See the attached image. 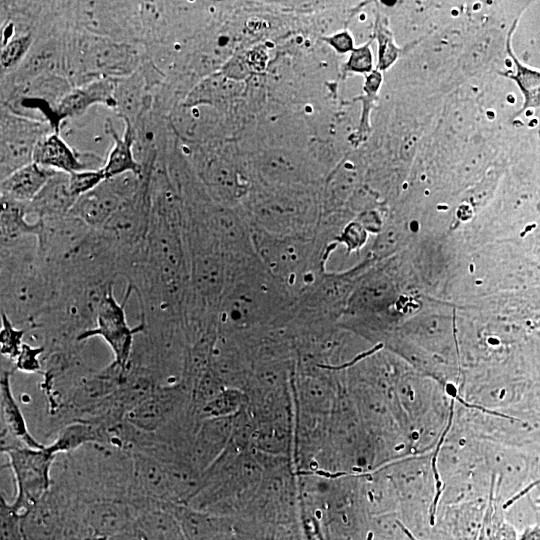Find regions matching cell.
Wrapping results in <instances>:
<instances>
[{
	"label": "cell",
	"mask_w": 540,
	"mask_h": 540,
	"mask_svg": "<svg viewBox=\"0 0 540 540\" xmlns=\"http://www.w3.org/2000/svg\"><path fill=\"white\" fill-rule=\"evenodd\" d=\"M4 453L16 484V497L11 505L22 516L50 491L57 456L45 445L42 448L15 447Z\"/></svg>",
	"instance_id": "obj_1"
},
{
	"label": "cell",
	"mask_w": 540,
	"mask_h": 540,
	"mask_svg": "<svg viewBox=\"0 0 540 540\" xmlns=\"http://www.w3.org/2000/svg\"><path fill=\"white\" fill-rule=\"evenodd\" d=\"M128 295L129 291L124 302L119 304L114 298L112 288L109 287L96 312V327L84 330L77 336V341L101 337L114 355L113 363L124 373L131 363L134 336L145 327L143 322L134 328L129 327L125 316Z\"/></svg>",
	"instance_id": "obj_2"
},
{
	"label": "cell",
	"mask_w": 540,
	"mask_h": 540,
	"mask_svg": "<svg viewBox=\"0 0 540 540\" xmlns=\"http://www.w3.org/2000/svg\"><path fill=\"white\" fill-rule=\"evenodd\" d=\"M141 176L126 173L106 179L92 191L80 196L70 214L90 228L101 229L117 209L141 187Z\"/></svg>",
	"instance_id": "obj_3"
},
{
	"label": "cell",
	"mask_w": 540,
	"mask_h": 540,
	"mask_svg": "<svg viewBox=\"0 0 540 540\" xmlns=\"http://www.w3.org/2000/svg\"><path fill=\"white\" fill-rule=\"evenodd\" d=\"M44 123L13 113L1 117V180L33 162L38 141L48 132Z\"/></svg>",
	"instance_id": "obj_4"
},
{
	"label": "cell",
	"mask_w": 540,
	"mask_h": 540,
	"mask_svg": "<svg viewBox=\"0 0 540 540\" xmlns=\"http://www.w3.org/2000/svg\"><path fill=\"white\" fill-rule=\"evenodd\" d=\"M11 371L1 370L0 405H1V451L15 447L42 448L30 433L21 408L14 397L11 387Z\"/></svg>",
	"instance_id": "obj_5"
},
{
	"label": "cell",
	"mask_w": 540,
	"mask_h": 540,
	"mask_svg": "<svg viewBox=\"0 0 540 540\" xmlns=\"http://www.w3.org/2000/svg\"><path fill=\"white\" fill-rule=\"evenodd\" d=\"M148 188L142 183L139 190L126 200L101 228L106 237L122 243L138 241L148 229Z\"/></svg>",
	"instance_id": "obj_6"
},
{
	"label": "cell",
	"mask_w": 540,
	"mask_h": 540,
	"mask_svg": "<svg viewBox=\"0 0 540 540\" xmlns=\"http://www.w3.org/2000/svg\"><path fill=\"white\" fill-rule=\"evenodd\" d=\"M134 59V53L124 45L92 40L81 47L79 64L84 72L116 78L131 71Z\"/></svg>",
	"instance_id": "obj_7"
},
{
	"label": "cell",
	"mask_w": 540,
	"mask_h": 540,
	"mask_svg": "<svg viewBox=\"0 0 540 540\" xmlns=\"http://www.w3.org/2000/svg\"><path fill=\"white\" fill-rule=\"evenodd\" d=\"M131 454L136 498L169 503V500L172 499V493L165 464L144 452L133 451Z\"/></svg>",
	"instance_id": "obj_8"
},
{
	"label": "cell",
	"mask_w": 540,
	"mask_h": 540,
	"mask_svg": "<svg viewBox=\"0 0 540 540\" xmlns=\"http://www.w3.org/2000/svg\"><path fill=\"white\" fill-rule=\"evenodd\" d=\"M118 78L99 77L69 90L55 109V125L61 120L82 115L92 105L104 104L115 108V89Z\"/></svg>",
	"instance_id": "obj_9"
},
{
	"label": "cell",
	"mask_w": 540,
	"mask_h": 540,
	"mask_svg": "<svg viewBox=\"0 0 540 540\" xmlns=\"http://www.w3.org/2000/svg\"><path fill=\"white\" fill-rule=\"evenodd\" d=\"M175 399L173 387L158 386L147 399L126 414L125 420L139 430L158 431L171 419Z\"/></svg>",
	"instance_id": "obj_10"
},
{
	"label": "cell",
	"mask_w": 540,
	"mask_h": 540,
	"mask_svg": "<svg viewBox=\"0 0 540 540\" xmlns=\"http://www.w3.org/2000/svg\"><path fill=\"white\" fill-rule=\"evenodd\" d=\"M76 200L69 187V174L57 171L28 203L29 213L36 214L40 221L63 217L70 213Z\"/></svg>",
	"instance_id": "obj_11"
},
{
	"label": "cell",
	"mask_w": 540,
	"mask_h": 540,
	"mask_svg": "<svg viewBox=\"0 0 540 540\" xmlns=\"http://www.w3.org/2000/svg\"><path fill=\"white\" fill-rule=\"evenodd\" d=\"M56 172L31 162L1 180V197L29 203Z\"/></svg>",
	"instance_id": "obj_12"
},
{
	"label": "cell",
	"mask_w": 540,
	"mask_h": 540,
	"mask_svg": "<svg viewBox=\"0 0 540 540\" xmlns=\"http://www.w3.org/2000/svg\"><path fill=\"white\" fill-rule=\"evenodd\" d=\"M167 504L155 502L139 512L133 531L141 540H183L180 524Z\"/></svg>",
	"instance_id": "obj_13"
},
{
	"label": "cell",
	"mask_w": 540,
	"mask_h": 540,
	"mask_svg": "<svg viewBox=\"0 0 540 540\" xmlns=\"http://www.w3.org/2000/svg\"><path fill=\"white\" fill-rule=\"evenodd\" d=\"M33 162L67 174L87 169L77 153L58 132H48L38 141Z\"/></svg>",
	"instance_id": "obj_14"
},
{
	"label": "cell",
	"mask_w": 540,
	"mask_h": 540,
	"mask_svg": "<svg viewBox=\"0 0 540 540\" xmlns=\"http://www.w3.org/2000/svg\"><path fill=\"white\" fill-rule=\"evenodd\" d=\"M124 122L125 129L122 136L116 133L111 122L107 124V131L113 140V147L102 167L107 179L126 173L141 176L142 173V166L134 155L135 132L133 124L129 120H124Z\"/></svg>",
	"instance_id": "obj_15"
},
{
	"label": "cell",
	"mask_w": 540,
	"mask_h": 540,
	"mask_svg": "<svg viewBox=\"0 0 540 540\" xmlns=\"http://www.w3.org/2000/svg\"><path fill=\"white\" fill-rule=\"evenodd\" d=\"M28 203L17 202L1 197V240L2 243L29 235H40L42 222L29 223Z\"/></svg>",
	"instance_id": "obj_16"
},
{
	"label": "cell",
	"mask_w": 540,
	"mask_h": 540,
	"mask_svg": "<svg viewBox=\"0 0 540 540\" xmlns=\"http://www.w3.org/2000/svg\"><path fill=\"white\" fill-rule=\"evenodd\" d=\"M518 19L514 21L507 36V52L515 65V73L505 74L512 79L519 87L523 95V106L518 114L540 107V71L532 69L522 64L513 54L511 47V36L517 25Z\"/></svg>",
	"instance_id": "obj_17"
},
{
	"label": "cell",
	"mask_w": 540,
	"mask_h": 540,
	"mask_svg": "<svg viewBox=\"0 0 540 540\" xmlns=\"http://www.w3.org/2000/svg\"><path fill=\"white\" fill-rule=\"evenodd\" d=\"M144 82L140 75L118 78L114 99L115 108L123 120L132 121L141 113L145 101Z\"/></svg>",
	"instance_id": "obj_18"
},
{
	"label": "cell",
	"mask_w": 540,
	"mask_h": 540,
	"mask_svg": "<svg viewBox=\"0 0 540 540\" xmlns=\"http://www.w3.org/2000/svg\"><path fill=\"white\" fill-rule=\"evenodd\" d=\"M32 45V36L22 34L13 36L2 47L0 63L2 71H8L19 65L26 57Z\"/></svg>",
	"instance_id": "obj_19"
},
{
	"label": "cell",
	"mask_w": 540,
	"mask_h": 540,
	"mask_svg": "<svg viewBox=\"0 0 540 540\" xmlns=\"http://www.w3.org/2000/svg\"><path fill=\"white\" fill-rule=\"evenodd\" d=\"M0 540H25L21 516L3 495L0 497Z\"/></svg>",
	"instance_id": "obj_20"
},
{
	"label": "cell",
	"mask_w": 540,
	"mask_h": 540,
	"mask_svg": "<svg viewBox=\"0 0 540 540\" xmlns=\"http://www.w3.org/2000/svg\"><path fill=\"white\" fill-rule=\"evenodd\" d=\"M106 179L102 167L99 169H85L69 174V187L72 194L78 199L95 189Z\"/></svg>",
	"instance_id": "obj_21"
},
{
	"label": "cell",
	"mask_w": 540,
	"mask_h": 540,
	"mask_svg": "<svg viewBox=\"0 0 540 540\" xmlns=\"http://www.w3.org/2000/svg\"><path fill=\"white\" fill-rule=\"evenodd\" d=\"M2 328L0 332L1 354L5 357L16 359L23 345L22 336L24 331L16 329L12 325L7 313L1 312Z\"/></svg>",
	"instance_id": "obj_22"
},
{
	"label": "cell",
	"mask_w": 540,
	"mask_h": 540,
	"mask_svg": "<svg viewBox=\"0 0 540 540\" xmlns=\"http://www.w3.org/2000/svg\"><path fill=\"white\" fill-rule=\"evenodd\" d=\"M43 352L44 347H32L23 343L15 359L16 369L26 373L39 372L41 369L40 356Z\"/></svg>",
	"instance_id": "obj_23"
},
{
	"label": "cell",
	"mask_w": 540,
	"mask_h": 540,
	"mask_svg": "<svg viewBox=\"0 0 540 540\" xmlns=\"http://www.w3.org/2000/svg\"><path fill=\"white\" fill-rule=\"evenodd\" d=\"M348 68L358 72H367L371 70L372 55L368 45L352 51L348 62Z\"/></svg>",
	"instance_id": "obj_24"
},
{
	"label": "cell",
	"mask_w": 540,
	"mask_h": 540,
	"mask_svg": "<svg viewBox=\"0 0 540 540\" xmlns=\"http://www.w3.org/2000/svg\"><path fill=\"white\" fill-rule=\"evenodd\" d=\"M380 60L379 66L381 69H385L390 64H392L397 55L398 48L392 42V38L388 35H385L384 32L380 33Z\"/></svg>",
	"instance_id": "obj_25"
},
{
	"label": "cell",
	"mask_w": 540,
	"mask_h": 540,
	"mask_svg": "<svg viewBox=\"0 0 540 540\" xmlns=\"http://www.w3.org/2000/svg\"><path fill=\"white\" fill-rule=\"evenodd\" d=\"M329 42L339 52H347L353 49V41L347 32H342L334 35Z\"/></svg>",
	"instance_id": "obj_26"
},
{
	"label": "cell",
	"mask_w": 540,
	"mask_h": 540,
	"mask_svg": "<svg viewBox=\"0 0 540 540\" xmlns=\"http://www.w3.org/2000/svg\"><path fill=\"white\" fill-rule=\"evenodd\" d=\"M521 540H540V527L534 526L528 528L522 535Z\"/></svg>",
	"instance_id": "obj_27"
}]
</instances>
